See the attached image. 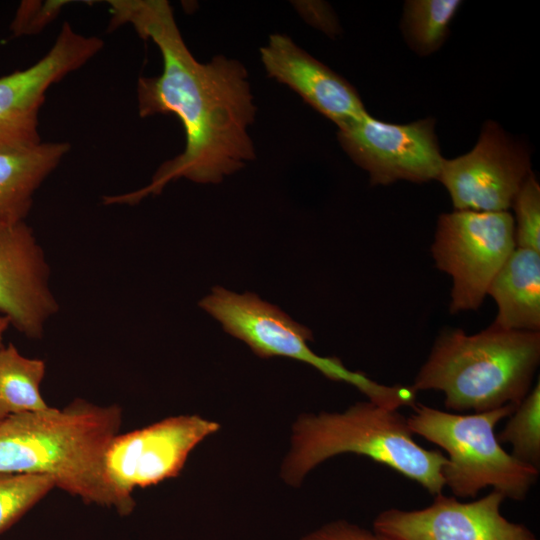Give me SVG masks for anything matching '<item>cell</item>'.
Instances as JSON below:
<instances>
[{
  "label": "cell",
  "instance_id": "obj_1",
  "mask_svg": "<svg viewBox=\"0 0 540 540\" xmlns=\"http://www.w3.org/2000/svg\"><path fill=\"white\" fill-rule=\"evenodd\" d=\"M108 4L109 28L131 25L141 38L154 42L162 56L160 75L138 79L139 115H176L186 144L182 153L158 168L147 186L103 196V204L135 205L179 178L218 183L252 160L255 152L248 127L256 107L245 67L222 55L208 63L197 61L166 0H109Z\"/></svg>",
  "mask_w": 540,
  "mask_h": 540
},
{
  "label": "cell",
  "instance_id": "obj_2",
  "mask_svg": "<svg viewBox=\"0 0 540 540\" xmlns=\"http://www.w3.org/2000/svg\"><path fill=\"white\" fill-rule=\"evenodd\" d=\"M122 410L74 399L63 409L48 407L0 421V473L49 476L57 488L88 504L129 515L135 502L111 484L105 455L119 433Z\"/></svg>",
  "mask_w": 540,
  "mask_h": 540
},
{
  "label": "cell",
  "instance_id": "obj_3",
  "mask_svg": "<svg viewBox=\"0 0 540 540\" xmlns=\"http://www.w3.org/2000/svg\"><path fill=\"white\" fill-rule=\"evenodd\" d=\"M539 363L540 332L493 323L472 335L447 329L435 340L411 386L417 392H442L449 410L485 412L518 406L531 390Z\"/></svg>",
  "mask_w": 540,
  "mask_h": 540
},
{
  "label": "cell",
  "instance_id": "obj_4",
  "mask_svg": "<svg viewBox=\"0 0 540 540\" xmlns=\"http://www.w3.org/2000/svg\"><path fill=\"white\" fill-rule=\"evenodd\" d=\"M344 453L365 456L418 483L431 495L445 486L447 457L416 443L407 417L370 400L344 412L301 415L293 427L292 447L282 467L283 479L299 485L325 460Z\"/></svg>",
  "mask_w": 540,
  "mask_h": 540
},
{
  "label": "cell",
  "instance_id": "obj_5",
  "mask_svg": "<svg viewBox=\"0 0 540 540\" xmlns=\"http://www.w3.org/2000/svg\"><path fill=\"white\" fill-rule=\"evenodd\" d=\"M516 407L507 404L463 415L416 402L407 424L413 435L447 453L442 475L454 497H475L484 488L493 487L505 498L522 501L537 482L539 469L506 452L494 431Z\"/></svg>",
  "mask_w": 540,
  "mask_h": 540
},
{
  "label": "cell",
  "instance_id": "obj_6",
  "mask_svg": "<svg viewBox=\"0 0 540 540\" xmlns=\"http://www.w3.org/2000/svg\"><path fill=\"white\" fill-rule=\"evenodd\" d=\"M199 306L218 320L225 332L246 343L261 358L278 356L307 363L328 379L346 382L386 408L416 403L417 391L412 386L383 385L362 372L347 369L336 357L315 354L307 344L313 339L311 330L254 293L239 294L216 286Z\"/></svg>",
  "mask_w": 540,
  "mask_h": 540
},
{
  "label": "cell",
  "instance_id": "obj_7",
  "mask_svg": "<svg viewBox=\"0 0 540 540\" xmlns=\"http://www.w3.org/2000/svg\"><path fill=\"white\" fill-rule=\"evenodd\" d=\"M515 248L514 218L508 211L441 214L431 253L437 268L452 278L450 312L477 310Z\"/></svg>",
  "mask_w": 540,
  "mask_h": 540
},
{
  "label": "cell",
  "instance_id": "obj_8",
  "mask_svg": "<svg viewBox=\"0 0 540 540\" xmlns=\"http://www.w3.org/2000/svg\"><path fill=\"white\" fill-rule=\"evenodd\" d=\"M96 36L76 32L64 22L50 50L36 63L0 77V152L42 142L39 112L48 89L79 69L103 48Z\"/></svg>",
  "mask_w": 540,
  "mask_h": 540
},
{
  "label": "cell",
  "instance_id": "obj_9",
  "mask_svg": "<svg viewBox=\"0 0 540 540\" xmlns=\"http://www.w3.org/2000/svg\"><path fill=\"white\" fill-rule=\"evenodd\" d=\"M338 129L342 148L369 173L371 184L438 179L444 158L431 118L393 124L366 113Z\"/></svg>",
  "mask_w": 540,
  "mask_h": 540
},
{
  "label": "cell",
  "instance_id": "obj_10",
  "mask_svg": "<svg viewBox=\"0 0 540 540\" xmlns=\"http://www.w3.org/2000/svg\"><path fill=\"white\" fill-rule=\"evenodd\" d=\"M218 429V423L198 415H179L118 433L105 455L107 476L122 498L135 502V488L176 477L190 452Z\"/></svg>",
  "mask_w": 540,
  "mask_h": 540
},
{
  "label": "cell",
  "instance_id": "obj_11",
  "mask_svg": "<svg viewBox=\"0 0 540 540\" xmlns=\"http://www.w3.org/2000/svg\"><path fill=\"white\" fill-rule=\"evenodd\" d=\"M530 173L526 149L498 124L488 122L470 152L444 159L437 180L447 189L455 210L503 212L512 206Z\"/></svg>",
  "mask_w": 540,
  "mask_h": 540
},
{
  "label": "cell",
  "instance_id": "obj_12",
  "mask_svg": "<svg viewBox=\"0 0 540 540\" xmlns=\"http://www.w3.org/2000/svg\"><path fill=\"white\" fill-rule=\"evenodd\" d=\"M505 499L495 490L471 502L439 493L422 509L381 511L373 531L391 540H538L527 526L501 514Z\"/></svg>",
  "mask_w": 540,
  "mask_h": 540
},
{
  "label": "cell",
  "instance_id": "obj_13",
  "mask_svg": "<svg viewBox=\"0 0 540 540\" xmlns=\"http://www.w3.org/2000/svg\"><path fill=\"white\" fill-rule=\"evenodd\" d=\"M50 267L32 228L22 222L0 229V315L18 332L40 339L59 311Z\"/></svg>",
  "mask_w": 540,
  "mask_h": 540
},
{
  "label": "cell",
  "instance_id": "obj_14",
  "mask_svg": "<svg viewBox=\"0 0 540 540\" xmlns=\"http://www.w3.org/2000/svg\"><path fill=\"white\" fill-rule=\"evenodd\" d=\"M260 55L270 77L290 87L338 128L367 113L358 92L348 81L288 36L271 35Z\"/></svg>",
  "mask_w": 540,
  "mask_h": 540
},
{
  "label": "cell",
  "instance_id": "obj_15",
  "mask_svg": "<svg viewBox=\"0 0 540 540\" xmlns=\"http://www.w3.org/2000/svg\"><path fill=\"white\" fill-rule=\"evenodd\" d=\"M67 142H41L0 152V229L25 222L41 184L69 152Z\"/></svg>",
  "mask_w": 540,
  "mask_h": 540
},
{
  "label": "cell",
  "instance_id": "obj_16",
  "mask_svg": "<svg viewBox=\"0 0 540 540\" xmlns=\"http://www.w3.org/2000/svg\"><path fill=\"white\" fill-rule=\"evenodd\" d=\"M497 305L494 325L540 332V252L516 247L491 281Z\"/></svg>",
  "mask_w": 540,
  "mask_h": 540
},
{
  "label": "cell",
  "instance_id": "obj_17",
  "mask_svg": "<svg viewBox=\"0 0 540 540\" xmlns=\"http://www.w3.org/2000/svg\"><path fill=\"white\" fill-rule=\"evenodd\" d=\"M45 372L43 360L23 356L14 344L0 349V421L49 407L40 393Z\"/></svg>",
  "mask_w": 540,
  "mask_h": 540
},
{
  "label": "cell",
  "instance_id": "obj_18",
  "mask_svg": "<svg viewBox=\"0 0 540 540\" xmlns=\"http://www.w3.org/2000/svg\"><path fill=\"white\" fill-rule=\"evenodd\" d=\"M458 0H410L405 2L402 30L408 45L420 55L440 48L457 13Z\"/></svg>",
  "mask_w": 540,
  "mask_h": 540
},
{
  "label": "cell",
  "instance_id": "obj_19",
  "mask_svg": "<svg viewBox=\"0 0 540 540\" xmlns=\"http://www.w3.org/2000/svg\"><path fill=\"white\" fill-rule=\"evenodd\" d=\"M499 443L510 444L512 455L519 461L537 469L540 466V382L508 417L497 435Z\"/></svg>",
  "mask_w": 540,
  "mask_h": 540
},
{
  "label": "cell",
  "instance_id": "obj_20",
  "mask_svg": "<svg viewBox=\"0 0 540 540\" xmlns=\"http://www.w3.org/2000/svg\"><path fill=\"white\" fill-rule=\"evenodd\" d=\"M55 487L54 481L46 475L0 473V534Z\"/></svg>",
  "mask_w": 540,
  "mask_h": 540
},
{
  "label": "cell",
  "instance_id": "obj_21",
  "mask_svg": "<svg viewBox=\"0 0 540 540\" xmlns=\"http://www.w3.org/2000/svg\"><path fill=\"white\" fill-rule=\"evenodd\" d=\"M512 207L516 247L540 252V186L532 172L520 187Z\"/></svg>",
  "mask_w": 540,
  "mask_h": 540
},
{
  "label": "cell",
  "instance_id": "obj_22",
  "mask_svg": "<svg viewBox=\"0 0 540 540\" xmlns=\"http://www.w3.org/2000/svg\"><path fill=\"white\" fill-rule=\"evenodd\" d=\"M68 1H22L11 22L14 36L34 35L57 17Z\"/></svg>",
  "mask_w": 540,
  "mask_h": 540
},
{
  "label": "cell",
  "instance_id": "obj_23",
  "mask_svg": "<svg viewBox=\"0 0 540 540\" xmlns=\"http://www.w3.org/2000/svg\"><path fill=\"white\" fill-rule=\"evenodd\" d=\"M301 540H391L375 531H370L344 520L331 522Z\"/></svg>",
  "mask_w": 540,
  "mask_h": 540
},
{
  "label": "cell",
  "instance_id": "obj_24",
  "mask_svg": "<svg viewBox=\"0 0 540 540\" xmlns=\"http://www.w3.org/2000/svg\"><path fill=\"white\" fill-rule=\"evenodd\" d=\"M11 326L7 317L0 315V349L3 347V337L8 328Z\"/></svg>",
  "mask_w": 540,
  "mask_h": 540
}]
</instances>
